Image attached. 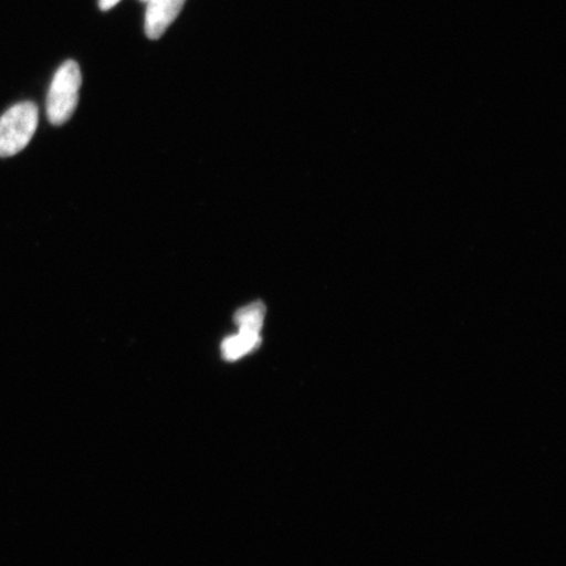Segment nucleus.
<instances>
[{
  "mask_svg": "<svg viewBox=\"0 0 566 566\" xmlns=\"http://www.w3.org/2000/svg\"><path fill=\"white\" fill-rule=\"evenodd\" d=\"M261 344V336H252L239 332L238 335L226 338L222 344L223 357L228 360H237L245 354L258 349Z\"/></svg>",
  "mask_w": 566,
  "mask_h": 566,
  "instance_id": "nucleus-5",
  "label": "nucleus"
},
{
  "mask_svg": "<svg viewBox=\"0 0 566 566\" xmlns=\"http://www.w3.org/2000/svg\"><path fill=\"white\" fill-rule=\"evenodd\" d=\"M119 0H98V6H101V9L103 11H108L112 9V7H115Z\"/></svg>",
  "mask_w": 566,
  "mask_h": 566,
  "instance_id": "nucleus-6",
  "label": "nucleus"
},
{
  "mask_svg": "<svg viewBox=\"0 0 566 566\" xmlns=\"http://www.w3.org/2000/svg\"><path fill=\"white\" fill-rule=\"evenodd\" d=\"M265 314V304L263 302H254L238 310L235 316H233V322L237 323L239 332L260 336L261 329H263Z\"/></svg>",
  "mask_w": 566,
  "mask_h": 566,
  "instance_id": "nucleus-4",
  "label": "nucleus"
},
{
  "mask_svg": "<svg viewBox=\"0 0 566 566\" xmlns=\"http://www.w3.org/2000/svg\"><path fill=\"white\" fill-rule=\"evenodd\" d=\"M186 0H148L146 12V34L148 39L158 40L171 25L182 9Z\"/></svg>",
  "mask_w": 566,
  "mask_h": 566,
  "instance_id": "nucleus-3",
  "label": "nucleus"
},
{
  "mask_svg": "<svg viewBox=\"0 0 566 566\" xmlns=\"http://www.w3.org/2000/svg\"><path fill=\"white\" fill-rule=\"evenodd\" d=\"M146 2H148V0H146Z\"/></svg>",
  "mask_w": 566,
  "mask_h": 566,
  "instance_id": "nucleus-7",
  "label": "nucleus"
},
{
  "mask_svg": "<svg viewBox=\"0 0 566 566\" xmlns=\"http://www.w3.org/2000/svg\"><path fill=\"white\" fill-rule=\"evenodd\" d=\"M82 73L75 61H67L56 70L49 90L46 113L49 122L55 126L63 125L74 115L80 103Z\"/></svg>",
  "mask_w": 566,
  "mask_h": 566,
  "instance_id": "nucleus-1",
  "label": "nucleus"
},
{
  "mask_svg": "<svg viewBox=\"0 0 566 566\" xmlns=\"http://www.w3.org/2000/svg\"><path fill=\"white\" fill-rule=\"evenodd\" d=\"M39 125L38 105H13L0 117V157H13L30 144Z\"/></svg>",
  "mask_w": 566,
  "mask_h": 566,
  "instance_id": "nucleus-2",
  "label": "nucleus"
}]
</instances>
